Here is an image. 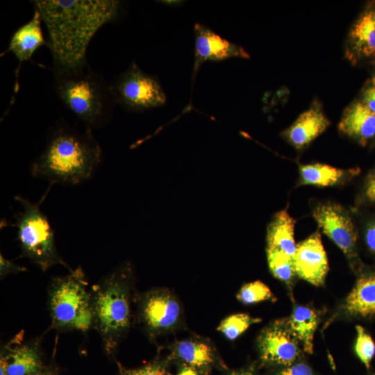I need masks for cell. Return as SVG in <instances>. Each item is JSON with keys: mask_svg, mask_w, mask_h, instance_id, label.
I'll return each instance as SVG.
<instances>
[{"mask_svg": "<svg viewBox=\"0 0 375 375\" xmlns=\"http://www.w3.org/2000/svg\"><path fill=\"white\" fill-rule=\"evenodd\" d=\"M48 33L53 72L68 71L86 64L88 45L106 24L117 18L121 2L117 0H35Z\"/></svg>", "mask_w": 375, "mask_h": 375, "instance_id": "6da1fadb", "label": "cell"}, {"mask_svg": "<svg viewBox=\"0 0 375 375\" xmlns=\"http://www.w3.org/2000/svg\"><path fill=\"white\" fill-rule=\"evenodd\" d=\"M101 158L91 129L78 131L60 119L49 131L43 151L31 162V173L51 185H77L92 176Z\"/></svg>", "mask_w": 375, "mask_h": 375, "instance_id": "7a4b0ae2", "label": "cell"}, {"mask_svg": "<svg viewBox=\"0 0 375 375\" xmlns=\"http://www.w3.org/2000/svg\"><path fill=\"white\" fill-rule=\"evenodd\" d=\"M131 277L130 265H120L90 290L92 327L101 337L105 353L110 357L131 324Z\"/></svg>", "mask_w": 375, "mask_h": 375, "instance_id": "3957f363", "label": "cell"}, {"mask_svg": "<svg viewBox=\"0 0 375 375\" xmlns=\"http://www.w3.org/2000/svg\"><path fill=\"white\" fill-rule=\"evenodd\" d=\"M54 72V89L62 103L91 130L105 125L116 103L111 85L85 65Z\"/></svg>", "mask_w": 375, "mask_h": 375, "instance_id": "277c9868", "label": "cell"}, {"mask_svg": "<svg viewBox=\"0 0 375 375\" xmlns=\"http://www.w3.org/2000/svg\"><path fill=\"white\" fill-rule=\"evenodd\" d=\"M81 268L52 278L47 294L51 327L59 331H87L93 326L91 294Z\"/></svg>", "mask_w": 375, "mask_h": 375, "instance_id": "5b68a950", "label": "cell"}, {"mask_svg": "<svg viewBox=\"0 0 375 375\" xmlns=\"http://www.w3.org/2000/svg\"><path fill=\"white\" fill-rule=\"evenodd\" d=\"M15 199L22 207L15 224L22 256L30 259L43 272L56 265L72 269L57 250L53 231L40 208V201L33 203L19 195Z\"/></svg>", "mask_w": 375, "mask_h": 375, "instance_id": "8992f818", "label": "cell"}, {"mask_svg": "<svg viewBox=\"0 0 375 375\" xmlns=\"http://www.w3.org/2000/svg\"><path fill=\"white\" fill-rule=\"evenodd\" d=\"M111 85L116 103L131 112H142L165 104L160 81L133 62Z\"/></svg>", "mask_w": 375, "mask_h": 375, "instance_id": "52a82bcc", "label": "cell"}, {"mask_svg": "<svg viewBox=\"0 0 375 375\" xmlns=\"http://www.w3.org/2000/svg\"><path fill=\"white\" fill-rule=\"evenodd\" d=\"M140 317L147 331L153 335L174 328L181 317V306L168 290L149 291L140 301Z\"/></svg>", "mask_w": 375, "mask_h": 375, "instance_id": "ba28073f", "label": "cell"}, {"mask_svg": "<svg viewBox=\"0 0 375 375\" xmlns=\"http://www.w3.org/2000/svg\"><path fill=\"white\" fill-rule=\"evenodd\" d=\"M312 216L322 229L345 254L355 249L357 233L352 219L341 206L326 203L317 206Z\"/></svg>", "mask_w": 375, "mask_h": 375, "instance_id": "9c48e42d", "label": "cell"}, {"mask_svg": "<svg viewBox=\"0 0 375 375\" xmlns=\"http://www.w3.org/2000/svg\"><path fill=\"white\" fill-rule=\"evenodd\" d=\"M292 260L295 273L301 278L315 286L324 283L328 262L319 232L297 244Z\"/></svg>", "mask_w": 375, "mask_h": 375, "instance_id": "30bf717a", "label": "cell"}, {"mask_svg": "<svg viewBox=\"0 0 375 375\" xmlns=\"http://www.w3.org/2000/svg\"><path fill=\"white\" fill-rule=\"evenodd\" d=\"M194 34V60L193 76L206 61H220L233 58H248L247 52L240 46L231 42L210 28L196 24Z\"/></svg>", "mask_w": 375, "mask_h": 375, "instance_id": "8fae6325", "label": "cell"}, {"mask_svg": "<svg viewBox=\"0 0 375 375\" xmlns=\"http://www.w3.org/2000/svg\"><path fill=\"white\" fill-rule=\"evenodd\" d=\"M258 345L260 358L269 363L290 366L300 355L298 340L287 326L277 322L263 330Z\"/></svg>", "mask_w": 375, "mask_h": 375, "instance_id": "7c38bea8", "label": "cell"}, {"mask_svg": "<svg viewBox=\"0 0 375 375\" xmlns=\"http://www.w3.org/2000/svg\"><path fill=\"white\" fill-rule=\"evenodd\" d=\"M45 364L38 339L14 347L8 345L1 351L0 365L4 367L6 375H29Z\"/></svg>", "mask_w": 375, "mask_h": 375, "instance_id": "4fadbf2b", "label": "cell"}, {"mask_svg": "<svg viewBox=\"0 0 375 375\" xmlns=\"http://www.w3.org/2000/svg\"><path fill=\"white\" fill-rule=\"evenodd\" d=\"M41 17L34 9L32 18L12 34L7 51L14 54L18 60L17 73L21 65L31 59L34 53L43 45H47L41 28Z\"/></svg>", "mask_w": 375, "mask_h": 375, "instance_id": "5bb4252c", "label": "cell"}, {"mask_svg": "<svg viewBox=\"0 0 375 375\" xmlns=\"http://www.w3.org/2000/svg\"><path fill=\"white\" fill-rule=\"evenodd\" d=\"M338 128L343 133L365 144L375 135V113L363 102L353 103L345 109Z\"/></svg>", "mask_w": 375, "mask_h": 375, "instance_id": "9a60e30c", "label": "cell"}, {"mask_svg": "<svg viewBox=\"0 0 375 375\" xmlns=\"http://www.w3.org/2000/svg\"><path fill=\"white\" fill-rule=\"evenodd\" d=\"M329 121L322 111L310 108L301 113L287 131L289 141L301 149L321 135L328 126Z\"/></svg>", "mask_w": 375, "mask_h": 375, "instance_id": "2e32d148", "label": "cell"}, {"mask_svg": "<svg viewBox=\"0 0 375 375\" xmlns=\"http://www.w3.org/2000/svg\"><path fill=\"white\" fill-rule=\"evenodd\" d=\"M349 39L354 56L375 55V6L367 8L360 15L351 29Z\"/></svg>", "mask_w": 375, "mask_h": 375, "instance_id": "e0dca14e", "label": "cell"}, {"mask_svg": "<svg viewBox=\"0 0 375 375\" xmlns=\"http://www.w3.org/2000/svg\"><path fill=\"white\" fill-rule=\"evenodd\" d=\"M344 308L351 315L367 317L375 315V274L361 276L346 299Z\"/></svg>", "mask_w": 375, "mask_h": 375, "instance_id": "ac0fdd59", "label": "cell"}, {"mask_svg": "<svg viewBox=\"0 0 375 375\" xmlns=\"http://www.w3.org/2000/svg\"><path fill=\"white\" fill-rule=\"evenodd\" d=\"M267 242V248L280 250L293 257L297 247L294 219L286 210L278 212L268 226Z\"/></svg>", "mask_w": 375, "mask_h": 375, "instance_id": "d6986e66", "label": "cell"}, {"mask_svg": "<svg viewBox=\"0 0 375 375\" xmlns=\"http://www.w3.org/2000/svg\"><path fill=\"white\" fill-rule=\"evenodd\" d=\"M319 321L313 309L303 306L296 307L288 321V328L309 353L313 351L314 334Z\"/></svg>", "mask_w": 375, "mask_h": 375, "instance_id": "ffe728a7", "label": "cell"}, {"mask_svg": "<svg viewBox=\"0 0 375 375\" xmlns=\"http://www.w3.org/2000/svg\"><path fill=\"white\" fill-rule=\"evenodd\" d=\"M174 353L187 366L197 370L208 367L214 361L213 349L208 344L201 341H180L176 344Z\"/></svg>", "mask_w": 375, "mask_h": 375, "instance_id": "44dd1931", "label": "cell"}, {"mask_svg": "<svg viewBox=\"0 0 375 375\" xmlns=\"http://www.w3.org/2000/svg\"><path fill=\"white\" fill-rule=\"evenodd\" d=\"M303 184L328 187L338 183L345 175V171L326 164L315 163L300 166Z\"/></svg>", "mask_w": 375, "mask_h": 375, "instance_id": "7402d4cb", "label": "cell"}, {"mask_svg": "<svg viewBox=\"0 0 375 375\" xmlns=\"http://www.w3.org/2000/svg\"><path fill=\"white\" fill-rule=\"evenodd\" d=\"M267 256L272 274L285 283H290L296 274L292 258L280 250L269 248H267Z\"/></svg>", "mask_w": 375, "mask_h": 375, "instance_id": "603a6c76", "label": "cell"}, {"mask_svg": "<svg viewBox=\"0 0 375 375\" xmlns=\"http://www.w3.org/2000/svg\"><path fill=\"white\" fill-rule=\"evenodd\" d=\"M260 321V319L252 317L248 314H233L223 319L218 326L217 330L228 340H234L246 331L251 325Z\"/></svg>", "mask_w": 375, "mask_h": 375, "instance_id": "cb8c5ba5", "label": "cell"}, {"mask_svg": "<svg viewBox=\"0 0 375 375\" xmlns=\"http://www.w3.org/2000/svg\"><path fill=\"white\" fill-rule=\"evenodd\" d=\"M237 299L244 304L251 305L274 299V297L267 285L256 281L244 285L237 294Z\"/></svg>", "mask_w": 375, "mask_h": 375, "instance_id": "d4e9b609", "label": "cell"}, {"mask_svg": "<svg viewBox=\"0 0 375 375\" xmlns=\"http://www.w3.org/2000/svg\"><path fill=\"white\" fill-rule=\"evenodd\" d=\"M356 332V353L365 366L369 369L371 361L375 355V343L362 326L357 325Z\"/></svg>", "mask_w": 375, "mask_h": 375, "instance_id": "484cf974", "label": "cell"}, {"mask_svg": "<svg viewBox=\"0 0 375 375\" xmlns=\"http://www.w3.org/2000/svg\"><path fill=\"white\" fill-rule=\"evenodd\" d=\"M119 375H167L164 362L155 361L137 369H126L117 362Z\"/></svg>", "mask_w": 375, "mask_h": 375, "instance_id": "4316f807", "label": "cell"}, {"mask_svg": "<svg viewBox=\"0 0 375 375\" xmlns=\"http://www.w3.org/2000/svg\"><path fill=\"white\" fill-rule=\"evenodd\" d=\"M26 271L24 267L15 264L10 260L4 257L1 253L0 255V276L1 278H5L10 274H16Z\"/></svg>", "mask_w": 375, "mask_h": 375, "instance_id": "83f0119b", "label": "cell"}, {"mask_svg": "<svg viewBox=\"0 0 375 375\" xmlns=\"http://www.w3.org/2000/svg\"><path fill=\"white\" fill-rule=\"evenodd\" d=\"M276 375H315L312 369L304 363H297L281 370Z\"/></svg>", "mask_w": 375, "mask_h": 375, "instance_id": "f1b7e54d", "label": "cell"}, {"mask_svg": "<svg viewBox=\"0 0 375 375\" xmlns=\"http://www.w3.org/2000/svg\"><path fill=\"white\" fill-rule=\"evenodd\" d=\"M29 375H60L58 367L53 361L44 366L40 369L29 374Z\"/></svg>", "mask_w": 375, "mask_h": 375, "instance_id": "f546056e", "label": "cell"}, {"mask_svg": "<svg viewBox=\"0 0 375 375\" xmlns=\"http://www.w3.org/2000/svg\"><path fill=\"white\" fill-rule=\"evenodd\" d=\"M362 102L371 111L375 113V88L374 87L372 86L365 90Z\"/></svg>", "mask_w": 375, "mask_h": 375, "instance_id": "4dcf8cb0", "label": "cell"}, {"mask_svg": "<svg viewBox=\"0 0 375 375\" xmlns=\"http://www.w3.org/2000/svg\"><path fill=\"white\" fill-rule=\"evenodd\" d=\"M365 195L369 201L375 202V172L367 179L365 187Z\"/></svg>", "mask_w": 375, "mask_h": 375, "instance_id": "1f68e13d", "label": "cell"}, {"mask_svg": "<svg viewBox=\"0 0 375 375\" xmlns=\"http://www.w3.org/2000/svg\"><path fill=\"white\" fill-rule=\"evenodd\" d=\"M365 240L369 249L375 253V222L371 224L367 228Z\"/></svg>", "mask_w": 375, "mask_h": 375, "instance_id": "d6a6232c", "label": "cell"}, {"mask_svg": "<svg viewBox=\"0 0 375 375\" xmlns=\"http://www.w3.org/2000/svg\"><path fill=\"white\" fill-rule=\"evenodd\" d=\"M177 375H199V374L197 369L185 365L180 369Z\"/></svg>", "mask_w": 375, "mask_h": 375, "instance_id": "836d02e7", "label": "cell"}, {"mask_svg": "<svg viewBox=\"0 0 375 375\" xmlns=\"http://www.w3.org/2000/svg\"><path fill=\"white\" fill-rule=\"evenodd\" d=\"M229 375H257L254 372L249 369H241L233 371Z\"/></svg>", "mask_w": 375, "mask_h": 375, "instance_id": "e575fe53", "label": "cell"}, {"mask_svg": "<svg viewBox=\"0 0 375 375\" xmlns=\"http://www.w3.org/2000/svg\"><path fill=\"white\" fill-rule=\"evenodd\" d=\"M372 87L375 88V74L372 78Z\"/></svg>", "mask_w": 375, "mask_h": 375, "instance_id": "d590c367", "label": "cell"}]
</instances>
